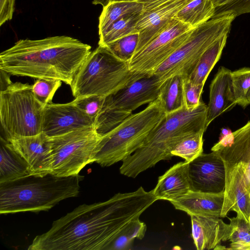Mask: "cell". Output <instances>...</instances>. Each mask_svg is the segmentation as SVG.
<instances>
[{
    "label": "cell",
    "instance_id": "1",
    "mask_svg": "<svg viewBox=\"0 0 250 250\" xmlns=\"http://www.w3.org/2000/svg\"><path fill=\"white\" fill-rule=\"evenodd\" d=\"M158 199L141 187L107 201L83 204L36 236L29 250H106L120 231Z\"/></svg>",
    "mask_w": 250,
    "mask_h": 250
},
{
    "label": "cell",
    "instance_id": "2",
    "mask_svg": "<svg viewBox=\"0 0 250 250\" xmlns=\"http://www.w3.org/2000/svg\"><path fill=\"white\" fill-rule=\"evenodd\" d=\"M91 49L66 36L22 39L1 52L0 69L10 75L55 79L70 85Z\"/></svg>",
    "mask_w": 250,
    "mask_h": 250
},
{
    "label": "cell",
    "instance_id": "3",
    "mask_svg": "<svg viewBox=\"0 0 250 250\" xmlns=\"http://www.w3.org/2000/svg\"><path fill=\"white\" fill-rule=\"evenodd\" d=\"M207 112V105L201 101L195 108L188 109L185 107L166 114L142 145L123 161L120 173L135 178L159 161L171 159L172 150L182 140L206 131Z\"/></svg>",
    "mask_w": 250,
    "mask_h": 250
},
{
    "label": "cell",
    "instance_id": "4",
    "mask_svg": "<svg viewBox=\"0 0 250 250\" xmlns=\"http://www.w3.org/2000/svg\"><path fill=\"white\" fill-rule=\"evenodd\" d=\"M83 178L79 174L59 177L50 173L0 184V213L47 211L63 200L77 196Z\"/></svg>",
    "mask_w": 250,
    "mask_h": 250
},
{
    "label": "cell",
    "instance_id": "5",
    "mask_svg": "<svg viewBox=\"0 0 250 250\" xmlns=\"http://www.w3.org/2000/svg\"><path fill=\"white\" fill-rule=\"evenodd\" d=\"M165 116L158 98L144 110L131 114L101 137L94 162L104 167L123 161L142 145Z\"/></svg>",
    "mask_w": 250,
    "mask_h": 250
},
{
    "label": "cell",
    "instance_id": "6",
    "mask_svg": "<svg viewBox=\"0 0 250 250\" xmlns=\"http://www.w3.org/2000/svg\"><path fill=\"white\" fill-rule=\"evenodd\" d=\"M139 73L130 70L128 62L117 58L106 47L99 45L82 64L70 86L75 98L105 97L124 87Z\"/></svg>",
    "mask_w": 250,
    "mask_h": 250
},
{
    "label": "cell",
    "instance_id": "7",
    "mask_svg": "<svg viewBox=\"0 0 250 250\" xmlns=\"http://www.w3.org/2000/svg\"><path fill=\"white\" fill-rule=\"evenodd\" d=\"M45 105L32 91V85L11 83L0 92V120L6 140L42 132Z\"/></svg>",
    "mask_w": 250,
    "mask_h": 250
},
{
    "label": "cell",
    "instance_id": "8",
    "mask_svg": "<svg viewBox=\"0 0 250 250\" xmlns=\"http://www.w3.org/2000/svg\"><path fill=\"white\" fill-rule=\"evenodd\" d=\"M152 73H139L126 86L105 97L94 128L103 136L132 114L139 106L157 100L163 83Z\"/></svg>",
    "mask_w": 250,
    "mask_h": 250
},
{
    "label": "cell",
    "instance_id": "9",
    "mask_svg": "<svg viewBox=\"0 0 250 250\" xmlns=\"http://www.w3.org/2000/svg\"><path fill=\"white\" fill-rule=\"evenodd\" d=\"M235 18L230 14L213 17L194 28L186 42L151 73L163 82L175 75L188 77L204 53L219 38L228 34Z\"/></svg>",
    "mask_w": 250,
    "mask_h": 250
},
{
    "label": "cell",
    "instance_id": "10",
    "mask_svg": "<svg viewBox=\"0 0 250 250\" xmlns=\"http://www.w3.org/2000/svg\"><path fill=\"white\" fill-rule=\"evenodd\" d=\"M101 137L93 127L50 137L52 153L50 174L59 177L79 174L87 165L94 162Z\"/></svg>",
    "mask_w": 250,
    "mask_h": 250
},
{
    "label": "cell",
    "instance_id": "11",
    "mask_svg": "<svg viewBox=\"0 0 250 250\" xmlns=\"http://www.w3.org/2000/svg\"><path fill=\"white\" fill-rule=\"evenodd\" d=\"M193 29L173 18L162 32L134 53L128 62L130 70L152 72L186 42Z\"/></svg>",
    "mask_w": 250,
    "mask_h": 250
},
{
    "label": "cell",
    "instance_id": "12",
    "mask_svg": "<svg viewBox=\"0 0 250 250\" xmlns=\"http://www.w3.org/2000/svg\"><path fill=\"white\" fill-rule=\"evenodd\" d=\"M188 172L192 190L208 193L225 191V167L217 152L201 154L188 163Z\"/></svg>",
    "mask_w": 250,
    "mask_h": 250
},
{
    "label": "cell",
    "instance_id": "13",
    "mask_svg": "<svg viewBox=\"0 0 250 250\" xmlns=\"http://www.w3.org/2000/svg\"><path fill=\"white\" fill-rule=\"evenodd\" d=\"M95 119L81 111L73 102L47 104L44 107L42 132L49 137L75 130L93 127Z\"/></svg>",
    "mask_w": 250,
    "mask_h": 250
},
{
    "label": "cell",
    "instance_id": "14",
    "mask_svg": "<svg viewBox=\"0 0 250 250\" xmlns=\"http://www.w3.org/2000/svg\"><path fill=\"white\" fill-rule=\"evenodd\" d=\"M27 164L30 175L43 176L52 170L50 137L44 132L7 140Z\"/></svg>",
    "mask_w": 250,
    "mask_h": 250
},
{
    "label": "cell",
    "instance_id": "15",
    "mask_svg": "<svg viewBox=\"0 0 250 250\" xmlns=\"http://www.w3.org/2000/svg\"><path fill=\"white\" fill-rule=\"evenodd\" d=\"M211 151L218 152L225 166L233 168L242 175L250 194V121L232 133L229 143Z\"/></svg>",
    "mask_w": 250,
    "mask_h": 250
},
{
    "label": "cell",
    "instance_id": "16",
    "mask_svg": "<svg viewBox=\"0 0 250 250\" xmlns=\"http://www.w3.org/2000/svg\"><path fill=\"white\" fill-rule=\"evenodd\" d=\"M192 0H179L157 8L143 11L136 25L139 41L135 53L162 32L181 9Z\"/></svg>",
    "mask_w": 250,
    "mask_h": 250
},
{
    "label": "cell",
    "instance_id": "17",
    "mask_svg": "<svg viewBox=\"0 0 250 250\" xmlns=\"http://www.w3.org/2000/svg\"><path fill=\"white\" fill-rule=\"evenodd\" d=\"M236 104L232 87L231 71L221 66L209 86L206 128L216 118L229 110Z\"/></svg>",
    "mask_w": 250,
    "mask_h": 250
},
{
    "label": "cell",
    "instance_id": "18",
    "mask_svg": "<svg viewBox=\"0 0 250 250\" xmlns=\"http://www.w3.org/2000/svg\"><path fill=\"white\" fill-rule=\"evenodd\" d=\"M192 237L198 250L214 249L228 240L229 224L219 217L190 215Z\"/></svg>",
    "mask_w": 250,
    "mask_h": 250
},
{
    "label": "cell",
    "instance_id": "19",
    "mask_svg": "<svg viewBox=\"0 0 250 250\" xmlns=\"http://www.w3.org/2000/svg\"><path fill=\"white\" fill-rule=\"evenodd\" d=\"M224 201V191L208 193L189 191L170 202L174 208L189 216L221 217Z\"/></svg>",
    "mask_w": 250,
    "mask_h": 250
},
{
    "label": "cell",
    "instance_id": "20",
    "mask_svg": "<svg viewBox=\"0 0 250 250\" xmlns=\"http://www.w3.org/2000/svg\"><path fill=\"white\" fill-rule=\"evenodd\" d=\"M186 161L177 163L158 178L153 194L158 200L169 202L192 190Z\"/></svg>",
    "mask_w": 250,
    "mask_h": 250
},
{
    "label": "cell",
    "instance_id": "21",
    "mask_svg": "<svg viewBox=\"0 0 250 250\" xmlns=\"http://www.w3.org/2000/svg\"><path fill=\"white\" fill-rule=\"evenodd\" d=\"M30 175L25 160L10 146L4 138H0V184L12 181Z\"/></svg>",
    "mask_w": 250,
    "mask_h": 250
},
{
    "label": "cell",
    "instance_id": "22",
    "mask_svg": "<svg viewBox=\"0 0 250 250\" xmlns=\"http://www.w3.org/2000/svg\"><path fill=\"white\" fill-rule=\"evenodd\" d=\"M144 4L137 0H112L104 7L99 17V35H103L116 21L142 12Z\"/></svg>",
    "mask_w": 250,
    "mask_h": 250
},
{
    "label": "cell",
    "instance_id": "23",
    "mask_svg": "<svg viewBox=\"0 0 250 250\" xmlns=\"http://www.w3.org/2000/svg\"><path fill=\"white\" fill-rule=\"evenodd\" d=\"M185 78L181 75H175L163 82L158 99L166 115L185 107L184 91Z\"/></svg>",
    "mask_w": 250,
    "mask_h": 250
},
{
    "label": "cell",
    "instance_id": "24",
    "mask_svg": "<svg viewBox=\"0 0 250 250\" xmlns=\"http://www.w3.org/2000/svg\"><path fill=\"white\" fill-rule=\"evenodd\" d=\"M228 35L219 38L204 53L193 71L187 77L191 83L204 85L209 73L220 58Z\"/></svg>",
    "mask_w": 250,
    "mask_h": 250
},
{
    "label": "cell",
    "instance_id": "25",
    "mask_svg": "<svg viewBox=\"0 0 250 250\" xmlns=\"http://www.w3.org/2000/svg\"><path fill=\"white\" fill-rule=\"evenodd\" d=\"M215 10L211 0H192L177 12L174 18L195 28L212 18Z\"/></svg>",
    "mask_w": 250,
    "mask_h": 250
},
{
    "label": "cell",
    "instance_id": "26",
    "mask_svg": "<svg viewBox=\"0 0 250 250\" xmlns=\"http://www.w3.org/2000/svg\"><path fill=\"white\" fill-rule=\"evenodd\" d=\"M146 230V225L139 218L130 221L118 233L106 250L130 249L135 238L143 239Z\"/></svg>",
    "mask_w": 250,
    "mask_h": 250
},
{
    "label": "cell",
    "instance_id": "27",
    "mask_svg": "<svg viewBox=\"0 0 250 250\" xmlns=\"http://www.w3.org/2000/svg\"><path fill=\"white\" fill-rule=\"evenodd\" d=\"M142 12L125 17L114 23L99 37V45L105 46L119 39L137 32L135 27Z\"/></svg>",
    "mask_w": 250,
    "mask_h": 250
},
{
    "label": "cell",
    "instance_id": "28",
    "mask_svg": "<svg viewBox=\"0 0 250 250\" xmlns=\"http://www.w3.org/2000/svg\"><path fill=\"white\" fill-rule=\"evenodd\" d=\"M229 250H250V223L236 215L229 219Z\"/></svg>",
    "mask_w": 250,
    "mask_h": 250
},
{
    "label": "cell",
    "instance_id": "29",
    "mask_svg": "<svg viewBox=\"0 0 250 250\" xmlns=\"http://www.w3.org/2000/svg\"><path fill=\"white\" fill-rule=\"evenodd\" d=\"M201 132L191 135L178 143L171 151L173 156H178L189 163L203 153V134Z\"/></svg>",
    "mask_w": 250,
    "mask_h": 250
},
{
    "label": "cell",
    "instance_id": "30",
    "mask_svg": "<svg viewBox=\"0 0 250 250\" xmlns=\"http://www.w3.org/2000/svg\"><path fill=\"white\" fill-rule=\"evenodd\" d=\"M231 80L237 104L244 108L250 104V68L231 71Z\"/></svg>",
    "mask_w": 250,
    "mask_h": 250
},
{
    "label": "cell",
    "instance_id": "31",
    "mask_svg": "<svg viewBox=\"0 0 250 250\" xmlns=\"http://www.w3.org/2000/svg\"><path fill=\"white\" fill-rule=\"evenodd\" d=\"M139 41V33L125 36L105 46L117 58L128 62L134 54Z\"/></svg>",
    "mask_w": 250,
    "mask_h": 250
},
{
    "label": "cell",
    "instance_id": "32",
    "mask_svg": "<svg viewBox=\"0 0 250 250\" xmlns=\"http://www.w3.org/2000/svg\"><path fill=\"white\" fill-rule=\"evenodd\" d=\"M62 81L50 79H37L32 85V91L36 99L46 105L52 103L53 98L62 85Z\"/></svg>",
    "mask_w": 250,
    "mask_h": 250
},
{
    "label": "cell",
    "instance_id": "33",
    "mask_svg": "<svg viewBox=\"0 0 250 250\" xmlns=\"http://www.w3.org/2000/svg\"><path fill=\"white\" fill-rule=\"evenodd\" d=\"M105 97L90 95L75 98L74 104L89 117L95 119L103 105Z\"/></svg>",
    "mask_w": 250,
    "mask_h": 250
},
{
    "label": "cell",
    "instance_id": "34",
    "mask_svg": "<svg viewBox=\"0 0 250 250\" xmlns=\"http://www.w3.org/2000/svg\"><path fill=\"white\" fill-rule=\"evenodd\" d=\"M250 13V0H231L223 5L216 7L212 18L229 14L236 17Z\"/></svg>",
    "mask_w": 250,
    "mask_h": 250
},
{
    "label": "cell",
    "instance_id": "35",
    "mask_svg": "<svg viewBox=\"0 0 250 250\" xmlns=\"http://www.w3.org/2000/svg\"><path fill=\"white\" fill-rule=\"evenodd\" d=\"M204 85L195 84L186 77L184 83L185 107L188 109L196 107L201 103Z\"/></svg>",
    "mask_w": 250,
    "mask_h": 250
},
{
    "label": "cell",
    "instance_id": "36",
    "mask_svg": "<svg viewBox=\"0 0 250 250\" xmlns=\"http://www.w3.org/2000/svg\"><path fill=\"white\" fill-rule=\"evenodd\" d=\"M15 0H0V25L13 18Z\"/></svg>",
    "mask_w": 250,
    "mask_h": 250
},
{
    "label": "cell",
    "instance_id": "37",
    "mask_svg": "<svg viewBox=\"0 0 250 250\" xmlns=\"http://www.w3.org/2000/svg\"><path fill=\"white\" fill-rule=\"evenodd\" d=\"M144 4L143 11H150L179 0H135Z\"/></svg>",
    "mask_w": 250,
    "mask_h": 250
},
{
    "label": "cell",
    "instance_id": "38",
    "mask_svg": "<svg viewBox=\"0 0 250 250\" xmlns=\"http://www.w3.org/2000/svg\"><path fill=\"white\" fill-rule=\"evenodd\" d=\"M112 0H93L92 3L95 5L100 4L102 5L103 7H104Z\"/></svg>",
    "mask_w": 250,
    "mask_h": 250
},
{
    "label": "cell",
    "instance_id": "39",
    "mask_svg": "<svg viewBox=\"0 0 250 250\" xmlns=\"http://www.w3.org/2000/svg\"><path fill=\"white\" fill-rule=\"evenodd\" d=\"M230 0H211L215 8L223 5Z\"/></svg>",
    "mask_w": 250,
    "mask_h": 250
},
{
    "label": "cell",
    "instance_id": "40",
    "mask_svg": "<svg viewBox=\"0 0 250 250\" xmlns=\"http://www.w3.org/2000/svg\"></svg>",
    "mask_w": 250,
    "mask_h": 250
},
{
    "label": "cell",
    "instance_id": "41",
    "mask_svg": "<svg viewBox=\"0 0 250 250\" xmlns=\"http://www.w3.org/2000/svg\"></svg>",
    "mask_w": 250,
    "mask_h": 250
}]
</instances>
